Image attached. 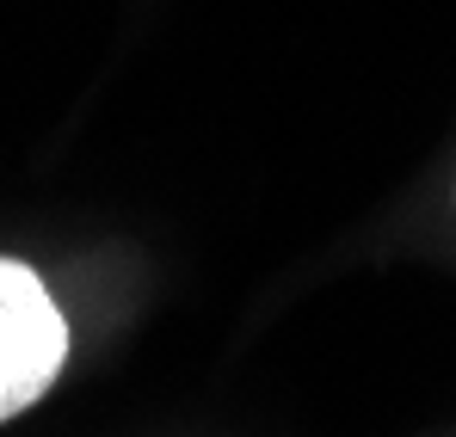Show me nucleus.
<instances>
[{
	"label": "nucleus",
	"instance_id": "f257e3e1",
	"mask_svg": "<svg viewBox=\"0 0 456 437\" xmlns=\"http://www.w3.org/2000/svg\"><path fill=\"white\" fill-rule=\"evenodd\" d=\"M69 364V320L44 278L19 259H0V425L50 394Z\"/></svg>",
	"mask_w": 456,
	"mask_h": 437
}]
</instances>
